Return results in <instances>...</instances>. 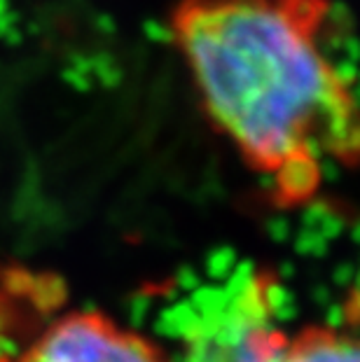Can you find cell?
Returning a JSON list of instances; mask_svg holds the SVG:
<instances>
[{
    "label": "cell",
    "instance_id": "cell-4",
    "mask_svg": "<svg viewBox=\"0 0 360 362\" xmlns=\"http://www.w3.org/2000/svg\"><path fill=\"white\" fill-rule=\"evenodd\" d=\"M279 362H360L358 341L347 329L309 325L288 334Z\"/></svg>",
    "mask_w": 360,
    "mask_h": 362
},
{
    "label": "cell",
    "instance_id": "cell-2",
    "mask_svg": "<svg viewBox=\"0 0 360 362\" xmlns=\"http://www.w3.org/2000/svg\"><path fill=\"white\" fill-rule=\"evenodd\" d=\"M272 297V276H246L185 329V362H279L288 332L274 320Z\"/></svg>",
    "mask_w": 360,
    "mask_h": 362
},
{
    "label": "cell",
    "instance_id": "cell-1",
    "mask_svg": "<svg viewBox=\"0 0 360 362\" xmlns=\"http://www.w3.org/2000/svg\"><path fill=\"white\" fill-rule=\"evenodd\" d=\"M332 0H175L166 30L206 117L281 208L358 161L354 82L327 49Z\"/></svg>",
    "mask_w": 360,
    "mask_h": 362
},
{
    "label": "cell",
    "instance_id": "cell-3",
    "mask_svg": "<svg viewBox=\"0 0 360 362\" xmlns=\"http://www.w3.org/2000/svg\"><path fill=\"white\" fill-rule=\"evenodd\" d=\"M10 362H171L164 349L98 309L59 315Z\"/></svg>",
    "mask_w": 360,
    "mask_h": 362
}]
</instances>
